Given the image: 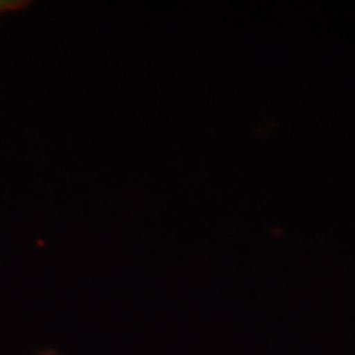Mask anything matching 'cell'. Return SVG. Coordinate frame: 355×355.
<instances>
[{"label":"cell","instance_id":"cell-1","mask_svg":"<svg viewBox=\"0 0 355 355\" xmlns=\"http://www.w3.org/2000/svg\"><path fill=\"white\" fill-rule=\"evenodd\" d=\"M26 6V2L22 0H0V14L16 12V10H22Z\"/></svg>","mask_w":355,"mask_h":355}]
</instances>
